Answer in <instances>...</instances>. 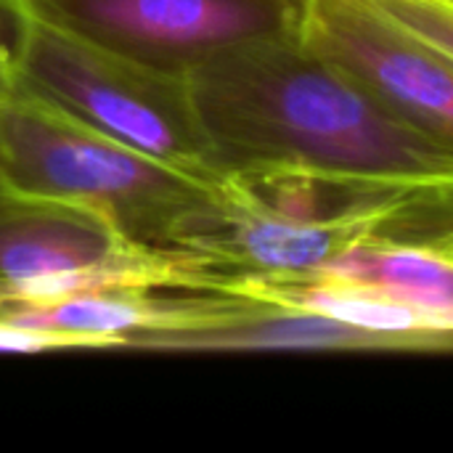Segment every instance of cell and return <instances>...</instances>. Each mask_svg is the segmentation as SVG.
I'll return each mask as SVG.
<instances>
[{
  "label": "cell",
  "mask_w": 453,
  "mask_h": 453,
  "mask_svg": "<svg viewBox=\"0 0 453 453\" xmlns=\"http://www.w3.org/2000/svg\"><path fill=\"white\" fill-rule=\"evenodd\" d=\"M220 170L316 165L453 183V146L393 111L287 27L239 42L188 77Z\"/></svg>",
  "instance_id": "1"
},
{
  "label": "cell",
  "mask_w": 453,
  "mask_h": 453,
  "mask_svg": "<svg viewBox=\"0 0 453 453\" xmlns=\"http://www.w3.org/2000/svg\"><path fill=\"white\" fill-rule=\"evenodd\" d=\"M453 228V183L242 165L218 178L191 255L223 279L303 273L364 244H427Z\"/></svg>",
  "instance_id": "2"
},
{
  "label": "cell",
  "mask_w": 453,
  "mask_h": 453,
  "mask_svg": "<svg viewBox=\"0 0 453 453\" xmlns=\"http://www.w3.org/2000/svg\"><path fill=\"white\" fill-rule=\"evenodd\" d=\"M3 183L104 218L127 242L188 255L218 178L194 175L16 93L0 106Z\"/></svg>",
  "instance_id": "3"
},
{
  "label": "cell",
  "mask_w": 453,
  "mask_h": 453,
  "mask_svg": "<svg viewBox=\"0 0 453 453\" xmlns=\"http://www.w3.org/2000/svg\"><path fill=\"white\" fill-rule=\"evenodd\" d=\"M13 56L19 93L194 175L223 173L188 80L143 66L24 11L16 19Z\"/></svg>",
  "instance_id": "4"
},
{
  "label": "cell",
  "mask_w": 453,
  "mask_h": 453,
  "mask_svg": "<svg viewBox=\"0 0 453 453\" xmlns=\"http://www.w3.org/2000/svg\"><path fill=\"white\" fill-rule=\"evenodd\" d=\"M104 284L223 292L196 257L138 247L85 207L0 186V295L21 305L19 324L45 300Z\"/></svg>",
  "instance_id": "5"
},
{
  "label": "cell",
  "mask_w": 453,
  "mask_h": 453,
  "mask_svg": "<svg viewBox=\"0 0 453 453\" xmlns=\"http://www.w3.org/2000/svg\"><path fill=\"white\" fill-rule=\"evenodd\" d=\"M19 11L188 80L223 50L284 29V0H13Z\"/></svg>",
  "instance_id": "6"
},
{
  "label": "cell",
  "mask_w": 453,
  "mask_h": 453,
  "mask_svg": "<svg viewBox=\"0 0 453 453\" xmlns=\"http://www.w3.org/2000/svg\"><path fill=\"white\" fill-rule=\"evenodd\" d=\"M284 27L393 111L453 146V64L366 0H284Z\"/></svg>",
  "instance_id": "7"
},
{
  "label": "cell",
  "mask_w": 453,
  "mask_h": 453,
  "mask_svg": "<svg viewBox=\"0 0 453 453\" xmlns=\"http://www.w3.org/2000/svg\"><path fill=\"white\" fill-rule=\"evenodd\" d=\"M403 32L453 64V5L446 0H366Z\"/></svg>",
  "instance_id": "8"
},
{
  "label": "cell",
  "mask_w": 453,
  "mask_h": 453,
  "mask_svg": "<svg viewBox=\"0 0 453 453\" xmlns=\"http://www.w3.org/2000/svg\"><path fill=\"white\" fill-rule=\"evenodd\" d=\"M16 3L0 0V106L11 101L16 88V56H13V35H16Z\"/></svg>",
  "instance_id": "9"
},
{
  "label": "cell",
  "mask_w": 453,
  "mask_h": 453,
  "mask_svg": "<svg viewBox=\"0 0 453 453\" xmlns=\"http://www.w3.org/2000/svg\"><path fill=\"white\" fill-rule=\"evenodd\" d=\"M435 250H441V252H446V255H451L453 257V228L443 236V239H438L435 244H433Z\"/></svg>",
  "instance_id": "10"
},
{
  "label": "cell",
  "mask_w": 453,
  "mask_h": 453,
  "mask_svg": "<svg viewBox=\"0 0 453 453\" xmlns=\"http://www.w3.org/2000/svg\"><path fill=\"white\" fill-rule=\"evenodd\" d=\"M0 186H3V162H0Z\"/></svg>",
  "instance_id": "11"
},
{
  "label": "cell",
  "mask_w": 453,
  "mask_h": 453,
  "mask_svg": "<svg viewBox=\"0 0 453 453\" xmlns=\"http://www.w3.org/2000/svg\"><path fill=\"white\" fill-rule=\"evenodd\" d=\"M446 3H451V5H453V0H446Z\"/></svg>",
  "instance_id": "12"
},
{
  "label": "cell",
  "mask_w": 453,
  "mask_h": 453,
  "mask_svg": "<svg viewBox=\"0 0 453 453\" xmlns=\"http://www.w3.org/2000/svg\"><path fill=\"white\" fill-rule=\"evenodd\" d=\"M11 3H13V0H11Z\"/></svg>",
  "instance_id": "13"
}]
</instances>
